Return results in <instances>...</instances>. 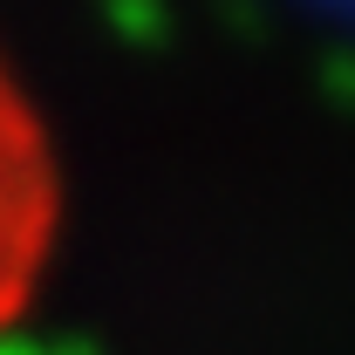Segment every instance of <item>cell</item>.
Returning <instances> with one entry per match:
<instances>
[{"mask_svg": "<svg viewBox=\"0 0 355 355\" xmlns=\"http://www.w3.org/2000/svg\"><path fill=\"white\" fill-rule=\"evenodd\" d=\"M62 225V184L28 96L0 69V328L35 301Z\"/></svg>", "mask_w": 355, "mask_h": 355, "instance_id": "cell-1", "label": "cell"}]
</instances>
